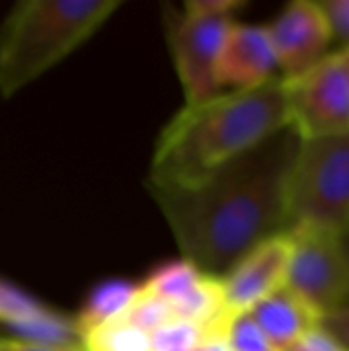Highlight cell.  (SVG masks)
<instances>
[{
	"label": "cell",
	"mask_w": 349,
	"mask_h": 351,
	"mask_svg": "<svg viewBox=\"0 0 349 351\" xmlns=\"http://www.w3.org/2000/svg\"><path fill=\"white\" fill-rule=\"evenodd\" d=\"M290 128L300 140L349 134V60L331 51L296 78H284Z\"/></svg>",
	"instance_id": "obj_6"
},
{
	"label": "cell",
	"mask_w": 349,
	"mask_h": 351,
	"mask_svg": "<svg viewBox=\"0 0 349 351\" xmlns=\"http://www.w3.org/2000/svg\"><path fill=\"white\" fill-rule=\"evenodd\" d=\"M121 0H21L0 23V97L10 99L84 45Z\"/></svg>",
	"instance_id": "obj_3"
},
{
	"label": "cell",
	"mask_w": 349,
	"mask_h": 351,
	"mask_svg": "<svg viewBox=\"0 0 349 351\" xmlns=\"http://www.w3.org/2000/svg\"><path fill=\"white\" fill-rule=\"evenodd\" d=\"M344 51H346V53H348V60H349V49H344Z\"/></svg>",
	"instance_id": "obj_25"
},
{
	"label": "cell",
	"mask_w": 349,
	"mask_h": 351,
	"mask_svg": "<svg viewBox=\"0 0 349 351\" xmlns=\"http://www.w3.org/2000/svg\"><path fill=\"white\" fill-rule=\"evenodd\" d=\"M319 4L327 16L333 41H337L341 49H349V0H323Z\"/></svg>",
	"instance_id": "obj_18"
},
{
	"label": "cell",
	"mask_w": 349,
	"mask_h": 351,
	"mask_svg": "<svg viewBox=\"0 0 349 351\" xmlns=\"http://www.w3.org/2000/svg\"><path fill=\"white\" fill-rule=\"evenodd\" d=\"M319 327L341 348L349 351V302L337 306L329 313H323L319 319Z\"/></svg>",
	"instance_id": "obj_19"
},
{
	"label": "cell",
	"mask_w": 349,
	"mask_h": 351,
	"mask_svg": "<svg viewBox=\"0 0 349 351\" xmlns=\"http://www.w3.org/2000/svg\"><path fill=\"white\" fill-rule=\"evenodd\" d=\"M276 76L278 60L267 27L234 21L218 56V86L222 90H245L261 86Z\"/></svg>",
	"instance_id": "obj_10"
},
{
	"label": "cell",
	"mask_w": 349,
	"mask_h": 351,
	"mask_svg": "<svg viewBox=\"0 0 349 351\" xmlns=\"http://www.w3.org/2000/svg\"><path fill=\"white\" fill-rule=\"evenodd\" d=\"M249 313L278 351L288 350L306 333L317 329L321 319L319 311H315L288 286H282L269 294Z\"/></svg>",
	"instance_id": "obj_11"
},
{
	"label": "cell",
	"mask_w": 349,
	"mask_h": 351,
	"mask_svg": "<svg viewBox=\"0 0 349 351\" xmlns=\"http://www.w3.org/2000/svg\"><path fill=\"white\" fill-rule=\"evenodd\" d=\"M286 222L346 232L349 226V134L300 140L286 181ZM286 228V230H288Z\"/></svg>",
	"instance_id": "obj_4"
},
{
	"label": "cell",
	"mask_w": 349,
	"mask_h": 351,
	"mask_svg": "<svg viewBox=\"0 0 349 351\" xmlns=\"http://www.w3.org/2000/svg\"><path fill=\"white\" fill-rule=\"evenodd\" d=\"M290 263L286 286L319 315L349 302V257L344 234L313 224L286 230Z\"/></svg>",
	"instance_id": "obj_5"
},
{
	"label": "cell",
	"mask_w": 349,
	"mask_h": 351,
	"mask_svg": "<svg viewBox=\"0 0 349 351\" xmlns=\"http://www.w3.org/2000/svg\"><path fill=\"white\" fill-rule=\"evenodd\" d=\"M0 339H2V335H0Z\"/></svg>",
	"instance_id": "obj_26"
},
{
	"label": "cell",
	"mask_w": 349,
	"mask_h": 351,
	"mask_svg": "<svg viewBox=\"0 0 349 351\" xmlns=\"http://www.w3.org/2000/svg\"><path fill=\"white\" fill-rule=\"evenodd\" d=\"M136 294H138V284L128 280H107L95 286L82 311L78 313V317H74L80 333L119 319L128 311Z\"/></svg>",
	"instance_id": "obj_12"
},
{
	"label": "cell",
	"mask_w": 349,
	"mask_h": 351,
	"mask_svg": "<svg viewBox=\"0 0 349 351\" xmlns=\"http://www.w3.org/2000/svg\"><path fill=\"white\" fill-rule=\"evenodd\" d=\"M47 311L51 308L41 300H37L35 296H31L29 292H25L23 288L6 280H0V335L2 337L12 327L37 319Z\"/></svg>",
	"instance_id": "obj_15"
},
{
	"label": "cell",
	"mask_w": 349,
	"mask_h": 351,
	"mask_svg": "<svg viewBox=\"0 0 349 351\" xmlns=\"http://www.w3.org/2000/svg\"><path fill=\"white\" fill-rule=\"evenodd\" d=\"M224 337L230 351H278L251 313L232 315L226 323Z\"/></svg>",
	"instance_id": "obj_17"
},
{
	"label": "cell",
	"mask_w": 349,
	"mask_h": 351,
	"mask_svg": "<svg viewBox=\"0 0 349 351\" xmlns=\"http://www.w3.org/2000/svg\"><path fill=\"white\" fill-rule=\"evenodd\" d=\"M0 351H68V350L43 348V346H35V343L19 341V339H8V337H2V339H0Z\"/></svg>",
	"instance_id": "obj_22"
},
{
	"label": "cell",
	"mask_w": 349,
	"mask_h": 351,
	"mask_svg": "<svg viewBox=\"0 0 349 351\" xmlns=\"http://www.w3.org/2000/svg\"><path fill=\"white\" fill-rule=\"evenodd\" d=\"M286 128L290 117L280 74L255 88L222 90L183 105L156 140L148 187H193Z\"/></svg>",
	"instance_id": "obj_2"
},
{
	"label": "cell",
	"mask_w": 349,
	"mask_h": 351,
	"mask_svg": "<svg viewBox=\"0 0 349 351\" xmlns=\"http://www.w3.org/2000/svg\"><path fill=\"white\" fill-rule=\"evenodd\" d=\"M300 136L286 128L185 189L148 187L185 261L222 278L259 243L286 232V181Z\"/></svg>",
	"instance_id": "obj_1"
},
{
	"label": "cell",
	"mask_w": 349,
	"mask_h": 351,
	"mask_svg": "<svg viewBox=\"0 0 349 351\" xmlns=\"http://www.w3.org/2000/svg\"><path fill=\"white\" fill-rule=\"evenodd\" d=\"M290 263L288 234H276L243 255L222 278V292L230 315L249 313L269 294L286 286Z\"/></svg>",
	"instance_id": "obj_9"
},
{
	"label": "cell",
	"mask_w": 349,
	"mask_h": 351,
	"mask_svg": "<svg viewBox=\"0 0 349 351\" xmlns=\"http://www.w3.org/2000/svg\"><path fill=\"white\" fill-rule=\"evenodd\" d=\"M282 78H296L325 56L333 43L327 16L319 2L294 0L265 25Z\"/></svg>",
	"instance_id": "obj_8"
},
{
	"label": "cell",
	"mask_w": 349,
	"mask_h": 351,
	"mask_svg": "<svg viewBox=\"0 0 349 351\" xmlns=\"http://www.w3.org/2000/svg\"><path fill=\"white\" fill-rule=\"evenodd\" d=\"M344 243H346V251H348V257H349V226H348V230L344 232Z\"/></svg>",
	"instance_id": "obj_24"
},
{
	"label": "cell",
	"mask_w": 349,
	"mask_h": 351,
	"mask_svg": "<svg viewBox=\"0 0 349 351\" xmlns=\"http://www.w3.org/2000/svg\"><path fill=\"white\" fill-rule=\"evenodd\" d=\"M284 351H344L321 327L313 329L311 333H306L302 339H298L294 346H290Z\"/></svg>",
	"instance_id": "obj_21"
},
{
	"label": "cell",
	"mask_w": 349,
	"mask_h": 351,
	"mask_svg": "<svg viewBox=\"0 0 349 351\" xmlns=\"http://www.w3.org/2000/svg\"><path fill=\"white\" fill-rule=\"evenodd\" d=\"M82 351H152L150 333L123 317L82 333Z\"/></svg>",
	"instance_id": "obj_14"
},
{
	"label": "cell",
	"mask_w": 349,
	"mask_h": 351,
	"mask_svg": "<svg viewBox=\"0 0 349 351\" xmlns=\"http://www.w3.org/2000/svg\"><path fill=\"white\" fill-rule=\"evenodd\" d=\"M247 2L245 0H187L183 4V12L193 16H232Z\"/></svg>",
	"instance_id": "obj_20"
},
{
	"label": "cell",
	"mask_w": 349,
	"mask_h": 351,
	"mask_svg": "<svg viewBox=\"0 0 349 351\" xmlns=\"http://www.w3.org/2000/svg\"><path fill=\"white\" fill-rule=\"evenodd\" d=\"M165 37L179 76L185 105L206 101L222 88L216 80V64L224 39L234 25L232 16H193L163 6Z\"/></svg>",
	"instance_id": "obj_7"
},
{
	"label": "cell",
	"mask_w": 349,
	"mask_h": 351,
	"mask_svg": "<svg viewBox=\"0 0 349 351\" xmlns=\"http://www.w3.org/2000/svg\"><path fill=\"white\" fill-rule=\"evenodd\" d=\"M204 276L206 274H202L193 263L181 257L177 261H169L154 267L148 274V278L140 284V290L173 304L181 300L185 294H189Z\"/></svg>",
	"instance_id": "obj_13"
},
{
	"label": "cell",
	"mask_w": 349,
	"mask_h": 351,
	"mask_svg": "<svg viewBox=\"0 0 349 351\" xmlns=\"http://www.w3.org/2000/svg\"><path fill=\"white\" fill-rule=\"evenodd\" d=\"M208 333L212 331H206L195 323L173 319L150 333V343L152 351H197Z\"/></svg>",
	"instance_id": "obj_16"
},
{
	"label": "cell",
	"mask_w": 349,
	"mask_h": 351,
	"mask_svg": "<svg viewBox=\"0 0 349 351\" xmlns=\"http://www.w3.org/2000/svg\"><path fill=\"white\" fill-rule=\"evenodd\" d=\"M224 329L208 333V337L204 339V343L200 346L197 351H230L228 350V343H226V337H224Z\"/></svg>",
	"instance_id": "obj_23"
}]
</instances>
